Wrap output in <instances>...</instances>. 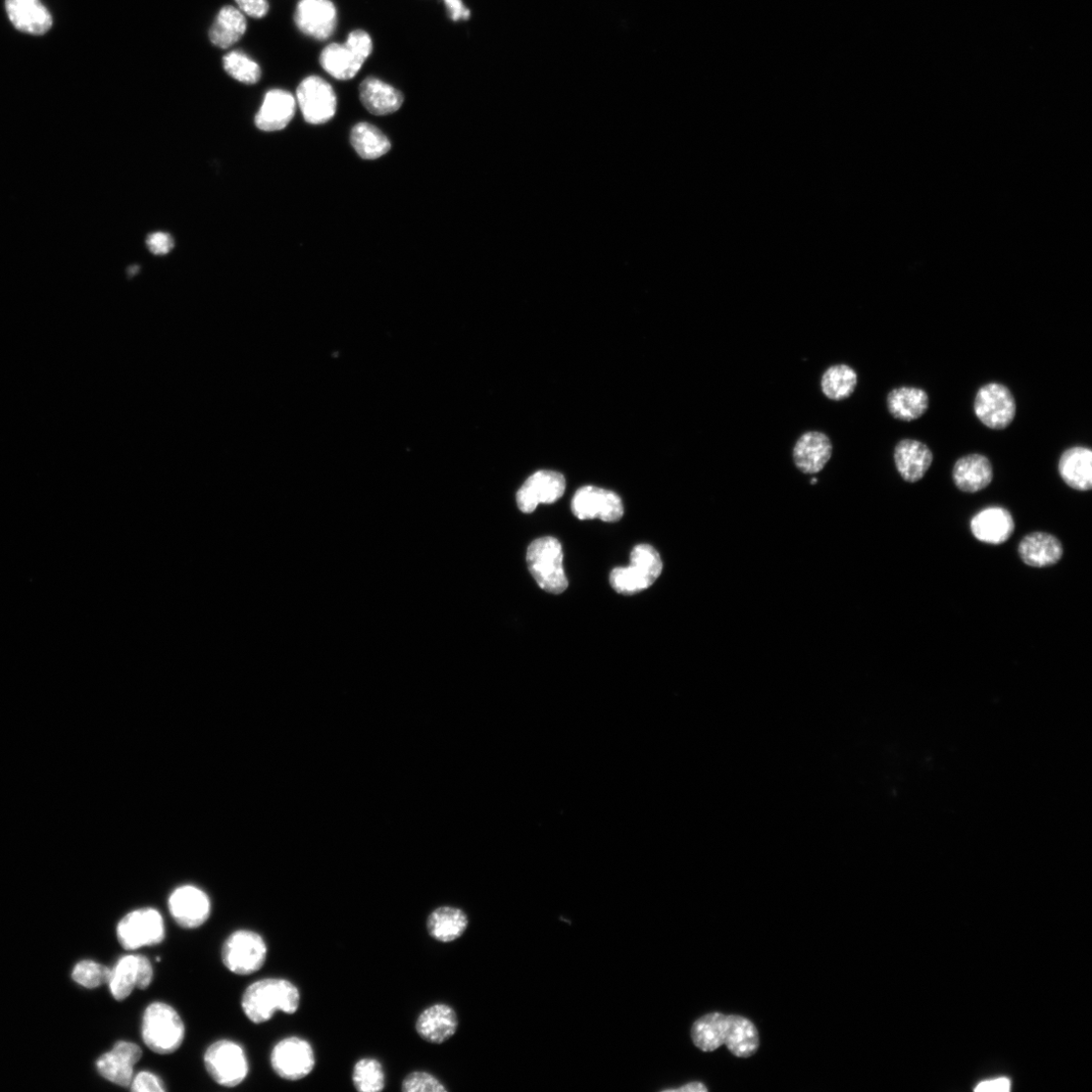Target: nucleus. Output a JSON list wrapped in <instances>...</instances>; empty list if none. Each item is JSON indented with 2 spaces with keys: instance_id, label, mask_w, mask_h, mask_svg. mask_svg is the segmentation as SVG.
<instances>
[{
  "instance_id": "39448f33",
  "label": "nucleus",
  "mask_w": 1092,
  "mask_h": 1092,
  "mask_svg": "<svg viewBox=\"0 0 1092 1092\" xmlns=\"http://www.w3.org/2000/svg\"><path fill=\"white\" fill-rule=\"evenodd\" d=\"M563 550L554 537L534 540L527 551L528 569L538 586L552 594H562L569 586L563 567Z\"/></svg>"
},
{
  "instance_id": "7c9ffc66",
  "label": "nucleus",
  "mask_w": 1092,
  "mask_h": 1092,
  "mask_svg": "<svg viewBox=\"0 0 1092 1092\" xmlns=\"http://www.w3.org/2000/svg\"><path fill=\"white\" fill-rule=\"evenodd\" d=\"M351 141L358 155L367 161L378 160L390 149L388 139L369 123L358 124L352 131Z\"/></svg>"
},
{
  "instance_id": "20e7f679",
  "label": "nucleus",
  "mask_w": 1092,
  "mask_h": 1092,
  "mask_svg": "<svg viewBox=\"0 0 1092 1092\" xmlns=\"http://www.w3.org/2000/svg\"><path fill=\"white\" fill-rule=\"evenodd\" d=\"M373 47L371 36L363 30H356L344 44L333 43L325 47L320 64L335 79L351 80L371 56Z\"/></svg>"
},
{
  "instance_id": "f704fd0d",
  "label": "nucleus",
  "mask_w": 1092,
  "mask_h": 1092,
  "mask_svg": "<svg viewBox=\"0 0 1092 1092\" xmlns=\"http://www.w3.org/2000/svg\"><path fill=\"white\" fill-rule=\"evenodd\" d=\"M223 65L231 77L245 84H256L262 77L261 66L241 52L228 54Z\"/></svg>"
},
{
  "instance_id": "1a4fd4ad",
  "label": "nucleus",
  "mask_w": 1092,
  "mask_h": 1092,
  "mask_svg": "<svg viewBox=\"0 0 1092 1092\" xmlns=\"http://www.w3.org/2000/svg\"><path fill=\"white\" fill-rule=\"evenodd\" d=\"M973 409L983 425L989 429L1003 430L1013 423L1017 414V402L1008 386L989 382L978 389Z\"/></svg>"
},
{
  "instance_id": "c756f323",
  "label": "nucleus",
  "mask_w": 1092,
  "mask_h": 1092,
  "mask_svg": "<svg viewBox=\"0 0 1092 1092\" xmlns=\"http://www.w3.org/2000/svg\"><path fill=\"white\" fill-rule=\"evenodd\" d=\"M247 22L241 11L234 7L223 8L211 28V42L222 49H228L245 34Z\"/></svg>"
},
{
  "instance_id": "f257e3e1",
  "label": "nucleus",
  "mask_w": 1092,
  "mask_h": 1092,
  "mask_svg": "<svg viewBox=\"0 0 1092 1092\" xmlns=\"http://www.w3.org/2000/svg\"><path fill=\"white\" fill-rule=\"evenodd\" d=\"M691 1037L694 1045L704 1052H713L725 1045L738 1058H750L760 1047L756 1026L736 1015L708 1014L693 1024Z\"/></svg>"
},
{
  "instance_id": "b1692460",
  "label": "nucleus",
  "mask_w": 1092,
  "mask_h": 1092,
  "mask_svg": "<svg viewBox=\"0 0 1092 1092\" xmlns=\"http://www.w3.org/2000/svg\"><path fill=\"white\" fill-rule=\"evenodd\" d=\"M361 101L376 116L399 111L404 103L402 92L376 77H368L360 86Z\"/></svg>"
},
{
  "instance_id": "4c0bfd02",
  "label": "nucleus",
  "mask_w": 1092,
  "mask_h": 1092,
  "mask_svg": "<svg viewBox=\"0 0 1092 1092\" xmlns=\"http://www.w3.org/2000/svg\"><path fill=\"white\" fill-rule=\"evenodd\" d=\"M131 1090L134 1092H164L163 1080L149 1071H141L133 1077Z\"/></svg>"
},
{
  "instance_id": "5701e85b",
  "label": "nucleus",
  "mask_w": 1092,
  "mask_h": 1092,
  "mask_svg": "<svg viewBox=\"0 0 1092 1092\" xmlns=\"http://www.w3.org/2000/svg\"><path fill=\"white\" fill-rule=\"evenodd\" d=\"M295 106V99L288 91L282 89L269 91L256 117L257 127L265 132L283 130L292 120Z\"/></svg>"
},
{
  "instance_id": "393cba45",
  "label": "nucleus",
  "mask_w": 1092,
  "mask_h": 1092,
  "mask_svg": "<svg viewBox=\"0 0 1092 1092\" xmlns=\"http://www.w3.org/2000/svg\"><path fill=\"white\" fill-rule=\"evenodd\" d=\"M6 8L11 22L21 32L44 35L53 27V17L40 0H7Z\"/></svg>"
},
{
  "instance_id": "4be33fe9",
  "label": "nucleus",
  "mask_w": 1092,
  "mask_h": 1092,
  "mask_svg": "<svg viewBox=\"0 0 1092 1092\" xmlns=\"http://www.w3.org/2000/svg\"><path fill=\"white\" fill-rule=\"evenodd\" d=\"M933 456L928 446L915 439H904L897 445L895 463L903 479L909 483L922 480L929 470Z\"/></svg>"
},
{
  "instance_id": "e433bc0d",
  "label": "nucleus",
  "mask_w": 1092,
  "mask_h": 1092,
  "mask_svg": "<svg viewBox=\"0 0 1092 1092\" xmlns=\"http://www.w3.org/2000/svg\"><path fill=\"white\" fill-rule=\"evenodd\" d=\"M402 1090L404 1092H446L448 1088L433 1074L414 1071L403 1080Z\"/></svg>"
},
{
  "instance_id": "cd10ccee",
  "label": "nucleus",
  "mask_w": 1092,
  "mask_h": 1092,
  "mask_svg": "<svg viewBox=\"0 0 1092 1092\" xmlns=\"http://www.w3.org/2000/svg\"><path fill=\"white\" fill-rule=\"evenodd\" d=\"M929 406L928 394L920 387L902 386L892 389L887 396V407L892 417L911 422L920 419Z\"/></svg>"
},
{
  "instance_id": "2f4dec72",
  "label": "nucleus",
  "mask_w": 1092,
  "mask_h": 1092,
  "mask_svg": "<svg viewBox=\"0 0 1092 1092\" xmlns=\"http://www.w3.org/2000/svg\"><path fill=\"white\" fill-rule=\"evenodd\" d=\"M140 981L139 955H126L112 968L108 983L113 998L122 1002L128 999Z\"/></svg>"
},
{
  "instance_id": "79ce46f5",
  "label": "nucleus",
  "mask_w": 1092,
  "mask_h": 1092,
  "mask_svg": "<svg viewBox=\"0 0 1092 1092\" xmlns=\"http://www.w3.org/2000/svg\"><path fill=\"white\" fill-rule=\"evenodd\" d=\"M443 2L453 21H467L471 18V11L464 5L463 0H443Z\"/></svg>"
},
{
  "instance_id": "37998d69",
  "label": "nucleus",
  "mask_w": 1092,
  "mask_h": 1092,
  "mask_svg": "<svg viewBox=\"0 0 1092 1092\" xmlns=\"http://www.w3.org/2000/svg\"><path fill=\"white\" fill-rule=\"evenodd\" d=\"M140 958V981L138 989L145 990L151 986L154 980V967L147 957L139 955Z\"/></svg>"
},
{
  "instance_id": "f3484780",
  "label": "nucleus",
  "mask_w": 1092,
  "mask_h": 1092,
  "mask_svg": "<svg viewBox=\"0 0 1092 1092\" xmlns=\"http://www.w3.org/2000/svg\"><path fill=\"white\" fill-rule=\"evenodd\" d=\"M142 1049L132 1041L120 1040L114 1048L96 1061V1069L108 1081L128 1088L134 1077V1066L142 1057Z\"/></svg>"
},
{
  "instance_id": "412c9836",
  "label": "nucleus",
  "mask_w": 1092,
  "mask_h": 1092,
  "mask_svg": "<svg viewBox=\"0 0 1092 1092\" xmlns=\"http://www.w3.org/2000/svg\"><path fill=\"white\" fill-rule=\"evenodd\" d=\"M1019 554L1027 566L1045 568L1056 565L1062 559L1063 546L1052 534L1034 532L1023 538Z\"/></svg>"
},
{
  "instance_id": "4468645a",
  "label": "nucleus",
  "mask_w": 1092,
  "mask_h": 1092,
  "mask_svg": "<svg viewBox=\"0 0 1092 1092\" xmlns=\"http://www.w3.org/2000/svg\"><path fill=\"white\" fill-rule=\"evenodd\" d=\"M169 912L182 928L192 929L203 926L211 916V902L206 893L191 885L175 889L168 901Z\"/></svg>"
},
{
  "instance_id": "f8f14e48",
  "label": "nucleus",
  "mask_w": 1092,
  "mask_h": 1092,
  "mask_svg": "<svg viewBox=\"0 0 1092 1092\" xmlns=\"http://www.w3.org/2000/svg\"><path fill=\"white\" fill-rule=\"evenodd\" d=\"M572 511L580 520L601 519L617 522L623 514L622 501L614 491L598 487L581 488L574 495Z\"/></svg>"
},
{
  "instance_id": "c85d7f7f",
  "label": "nucleus",
  "mask_w": 1092,
  "mask_h": 1092,
  "mask_svg": "<svg viewBox=\"0 0 1092 1092\" xmlns=\"http://www.w3.org/2000/svg\"><path fill=\"white\" fill-rule=\"evenodd\" d=\"M469 927L467 914L455 907L435 909L427 919V930L435 940L449 944L459 939Z\"/></svg>"
},
{
  "instance_id": "ea45409f",
  "label": "nucleus",
  "mask_w": 1092,
  "mask_h": 1092,
  "mask_svg": "<svg viewBox=\"0 0 1092 1092\" xmlns=\"http://www.w3.org/2000/svg\"><path fill=\"white\" fill-rule=\"evenodd\" d=\"M241 12L255 19H262L269 13L267 0H236Z\"/></svg>"
},
{
  "instance_id": "7ed1b4c3",
  "label": "nucleus",
  "mask_w": 1092,
  "mask_h": 1092,
  "mask_svg": "<svg viewBox=\"0 0 1092 1092\" xmlns=\"http://www.w3.org/2000/svg\"><path fill=\"white\" fill-rule=\"evenodd\" d=\"M184 1024L178 1013L164 1003H154L143 1016L142 1037L152 1051L168 1055L177 1051L183 1043Z\"/></svg>"
},
{
  "instance_id": "2eb2a0df",
  "label": "nucleus",
  "mask_w": 1092,
  "mask_h": 1092,
  "mask_svg": "<svg viewBox=\"0 0 1092 1092\" xmlns=\"http://www.w3.org/2000/svg\"><path fill=\"white\" fill-rule=\"evenodd\" d=\"M566 480L560 473L539 471L523 484L517 492L519 509L526 514L534 512L539 504H552L563 497Z\"/></svg>"
},
{
  "instance_id": "6e6552de",
  "label": "nucleus",
  "mask_w": 1092,
  "mask_h": 1092,
  "mask_svg": "<svg viewBox=\"0 0 1092 1092\" xmlns=\"http://www.w3.org/2000/svg\"><path fill=\"white\" fill-rule=\"evenodd\" d=\"M117 937L128 951L159 945L165 937L164 918L152 908L131 912L118 924Z\"/></svg>"
},
{
  "instance_id": "aec40b11",
  "label": "nucleus",
  "mask_w": 1092,
  "mask_h": 1092,
  "mask_svg": "<svg viewBox=\"0 0 1092 1092\" xmlns=\"http://www.w3.org/2000/svg\"><path fill=\"white\" fill-rule=\"evenodd\" d=\"M975 538L988 544H1002L1015 531L1012 514L1003 507H988L977 513L970 523Z\"/></svg>"
},
{
  "instance_id": "c9c22d12",
  "label": "nucleus",
  "mask_w": 1092,
  "mask_h": 1092,
  "mask_svg": "<svg viewBox=\"0 0 1092 1092\" xmlns=\"http://www.w3.org/2000/svg\"><path fill=\"white\" fill-rule=\"evenodd\" d=\"M111 974L112 968L91 960H83L73 968L72 979L85 988L94 989L108 984Z\"/></svg>"
},
{
  "instance_id": "ddd939ff",
  "label": "nucleus",
  "mask_w": 1092,
  "mask_h": 1092,
  "mask_svg": "<svg viewBox=\"0 0 1092 1092\" xmlns=\"http://www.w3.org/2000/svg\"><path fill=\"white\" fill-rule=\"evenodd\" d=\"M297 103L309 124L321 125L336 114L337 97L333 87L319 76L305 78L296 89Z\"/></svg>"
},
{
  "instance_id": "a19ab883",
  "label": "nucleus",
  "mask_w": 1092,
  "mask_h": 1092,
  "mask_svg": "<svg viewBox=\"0 0 1092 1092\" xmlns=\"http://www.w3.org/2000/svg\"><path fill=\"white\" fill-rule=\"evenodd\" d=\"M1011 1080L1006 1077L986 1080L980 1082L975 1087L977 1092H1008L1011 1090Z\"/></svg>"
},
{
  "instance_id": "dca6fc26",
  "label": "nucleus",
  "mask_w": 1092,
  "mask_h": 1092,
  "mask_svg": "<svg viewBox=\"0 0 1092 1092\" xmlns=\"http://www.w3.org/2000/svg\"><path fill=\"white\" fill-rule=\"evenodd\" d=\"M293 20L303 34L325 41L337 27V10L331 0H301Z\"/></svg>"
},
{
  "instance_id": "423d86ee",
  "label": "nucleus",
  "mask_w": 1092,
  "mask_h": 1092,
  "mask_svg": "<svg viewBox=\"0 0 1092 1092\" xmlns=\"http://www.w3.org/2000/svg\"><path fill=\"white\" fill-rule=\"evenodd\" d=\"M662 572L660 554L649 544H639L631 552L630 565L611 572L610 585L617 593L631 596L649 589Z\"/></svg>"
},
{
  "instance_id": "0eeeda50",
  "label": "nucleus",
  "mask_w": 1092,
  "mask_h": 1092,
  "mask_svg": "<svg viewBox=\"0 0 1092 1092\" xmlns=\"http://www.w3.org/2000/svg\"><path fill=\"white\" fill-rule=\"evenodd\" d=\"M268 958L264 937L253 930L240 929L225 941L222 960L226 968L237 975H251L261 970Z\"/></svg>"
},
{
  "instance_id": "473e14b6",
  "label": "nucleus",
  "mask_w": 1092,
  "mask_h": 1092,
  "mask_svg": "<svg viewBox=\"0 0 1092 1092\" xmlns=\"http://www.w3.org/2000/svg\"><path fill=\"white\" fill-rule=\"evenodd\" d=\"M820 384L826 398L832 401L845 400L855 391L858 375L850 366H832L823 374Z\"/></svg>"
},
{
  "instance_id": "9d476101",
  "label": "nucleus",
  "mask_w": 1092,
  "mask_h": 1092,
  "mask_svg": "<svg viewBox=\"0 0 1092 1092\" xmlns=\"http://www.w3.org/2000/svg\"><path fill=\"white\" fill-rule=\"evenodd\" d=\"M273 1071L282 1079L297 1081L309 1076L316 1066V1055L308 1040L288 1037L278 1041L271 1055Z\"/></svg>"
},
{
  "instance_id": "72a5a7b5",
  "label": "nucleus",
  "mask_w": 1092,
  "mask_h": 1092,
  "mask_svg": "<svg viewBox=\"0 0 1092 1092\" xmlns=\"http://www.w3.org/2000/svg\"><path fill=\"white\" fill-rule=\"evenodd\" d=\"M353 1082L360 1092L382 1091L386 1083L382 1064L371 1057L359 1060L354 1067Z\"/></svg>"
},
{
  "instance_id": "9b49d317",
  "label": "nucleus",
  "mask_w": 1092,
  "mask_h": 1092,
  "mask_svg": "<svg viewBox=\"0 0 1092 1092\" xmlns=\"http://www.w3.org/2000/svg\"><path fill=\"white\" fill-rule=\"evenodd\" d=\"M205 1065L211 1077L225 1087L239 1085L250 1072L243 1048L229 1039L218 1040L208 1048Z\"/></svg>"
},
{
  "instance_id": "a878e982",
  "label": "nucleus",
  "mask_w": 1092,
  "mask_h": 1092,
  "mask_svg": "<svg viewBox=\"0 0 1092 1092\" xmlns=\"http://www.w3.org/2000/svg\"><path fill=\"white\" fill-rule=\"evenodd\" d=\"M956 487L965 492H977L994 480V468L982 455L972 454L959 459L953 470Z\"/></svg>"
},
{
  "instance_id": "a211bd4d",
  "label": "nucleus",
  "mask_w": 1092,
  "mask_h": 1092,
  "mask_svg": "<svg viewBox=\"0 0 1092 1092\" xmlns=\"http://www.w3.org/2000/svg\"><path fill=\"white\" fill-rule=\"evenodd\" d=\"M415 1027L420 1037L428 1043L439 1045L457 1034L459 1017L453 1007L435 1004L419 1015Z\"/></svg>"
},
{
  "instance_id": "a18cd8bd",
  "label": "nucleus",
  "mask_w": 1092,
  "mask_h": 1092,
  "mask_svg": "<svg viewBox=\"0 0 1092 1092\" xmlns=\"http://www.w3.org/2000/svg\"><path fill=\"white\" fill-rule=\"evenodd\" d=\"M817 482H818V481H817L816 479H814V480L812 481V483H813V484H816Z\"/></svg>"
},
{
  "instance_id": "f03ea898",
  "label": "nucleus",
  "mask_w": 1092,
  "mask_h": 1092,
  "mask_svg": "<svg viewBox=\"0 0 1092 1092\" xmlns=\"http://www.w3.org/2000/svg\"><path fill=\"white\" fill-rule=\"evenodd\" d=\"M300 990L290 981L269 978L248 987L242 998V1009L255 1024L269 1022L279 1011L293 1015L300 1008Z\"/></svg>"
},
{
  "instance_id": "58836bf2",
  "label": "nucleus",
  "mask_w": 1092,
  "mask_h": 1092,
  "mask_svg": "<svg viewBox=\"0 0 1092 1092\" xmlns=\"http://www.w3.org/2000/svg\"><path fill=\"white\" fill-rule=\"evenodd\" d=\"M147 246L154 255L166 256L173 250L174 241L170 235L159 232L147 238Z\"/></svg>"
},
{
  "instance_id": "bb28decb",
  "label": "nucleus",
  "mask_w": 1092,
  "mask_h": 1092,
  "mask_svg": "<svg viewBox=\"0 0 1092 1092\" xmlns=\"http://www.w3.org/2000/svg\"><path fill=\"white\" fill-rule=\"evenodd\" d=\"M1062 480L1070 488L1086 491L1092 488V453L1083 446L1065 451L1058 465Z\"/></svg>"
},
{
  "instance_id": "6ab92c4d",
  "label": "nucleus",
  "mask_w": 1092,
  "mask_h": 1092,
  "mask_svg": "<svg viewBox=\"0 0 1092 1092\" xmlns=\"http://www.w3.org/2000/svg\"><path fill=\"white\" fill-rule=\"evenodd\" d=\"M832 456V444L822 432L810 431L803 434L793 450L794 463L805 474L819 473Z\"/></svg>"
},
{
  "instance_id": "c03bdc74",
  "label": "nucleus",
  "mask_w": 1092,
  "mask_h": 1092,
  "mask_svg": "<svg viewBox=\"0 0 1092 1092\" xmlns=\"http://www.w3.org/2000/svg\"><path fill=\"white\" fill-rule=\"evenodd\" d=\"M665 1091H672V1092H675V1091H677V1092H681V1091H685V1092H705L706 1091L707 1092V1091H709V1088L702 1082H692V1083L686 1084L682 1087L674 1088V1089L671 1088V1089H667Z\"/></svg>"
}]
</instances>
